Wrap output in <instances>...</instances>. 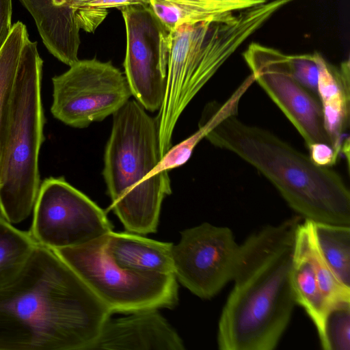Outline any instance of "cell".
I'll use <instances>...</instances> for the list:
<instances>
[{
  "label": "cell",
  "instance_id": "cell-17",
  "mask_svg": "<svg viewBox=\"0 0 350 350\" xmlns=\"http://www.w3.org/2000/svg\"><path fill=\"white\" fill-rule=\"evenodd\" d=\"M108 254L130 269L174 274L173 243L150 239L134 233L111 232L103 237Z\"/></svg>",
  "mask_w": 350,
  "mask_h": 350
},
{
  "label": "cell",
  "instance_id": "cell-19",
  "mask_svg": "<svg viewBox=\"0 0 350 350\" xmlns=\"http://www.w3.org/2000/svg\"><path fill=\"white\" fill-rule=\"evenodd\" d=\"M312 223L322 256L338 280L350 288V226Z\"/></svg>",
  "mask_w": 350,
  "mask_h": 350
},
{
  "label": "cell",
  "instance_id": "cell-14",
  "mask_svg": "<svg viewBox=\"0 0 350 350\" xmlns=\"http://www.w3.org/2000/svg\"><path fill=\"white\" fill-rule=\"evenodd\" d=\"M33 17L47 50L70 66L78 59L81 43L73 9L78 0H19Z\"/></svg>",
  "mask_w": 350,
  "mask_h": 350
},
{
  "label": "cell",
  "instance_id": "cell-8",
  "mask_svg": "<svg viewBox=\"0 0 350 350\" xmlns=\"http://www.w3.org/2000/svg\"><path fill=\"white\" fill-rule=\"evenodd\" d=\"M53 116L78 129L103 120L120 109L132 96L125 75L112 63L78 60L52 78Z\"/></svg>",
  "mask_w": 350,
  "mask_h": 350
},
{
  "label": "cell",
  "instance_id": "cell-20",
  "mask_svg": "<svg viewBox=\"0 0 350 350\" xmlns=\"http://www.w3.org/2000/svg\"><path fill=\"white\" fill-rule=\"evenodd\" d=\"M37 245L29 231L17 229L0 215V288L16 278Z\"/></svg>",
  "mask_w": 350,
  "mask_h": 350
},
{
  "label": "cell",
  "instance_id": "cell-10",
  "mask_svg": "<svg viewBox=\"0 0 350 350\" xmlns=\"http://www.w3.org/2000/svg\"><path fill=\"white\" fill-rule=\"evenodd\" d=\"M119 10L126 28L124 68L132 96L147 111H158L165 92L170 31L149 5Z\"/></svg>",
  "mask_w": 350,
  "mask_h": 350
},
{
  "label": "cell",
  "instance_id": "cell-22",
  "mask_svg": "<svg viewBox=\"0 0 350 350\" xmlns=\"http://www.w3.org/2000/svg\"><path fill=\"white\" fill-rule=\"evenodd\" d=\"M324 350L350 349V303L331 307L324 328V337L320 343Z\"/></svg>",
  "mask_w": 350,
  "mask_h": 350
},
{
  "label": "cell",
  "instance_id": "cell-3",
  "mask_svg": "<svg viewBox=\"0 0 350 350\" xmlns=\"http://www.w3.org/2000/svg\"><path fill=\"white\" fill-rule=\"evenodd\" d=\"M205 138L256 169L301 219L350 226V191L341 176L276 135L232 116Z\"/></svg>",
  "mask_w": 350,
  "mask_h": 350
},
{
  "label": "cell",
  "instance_id": "cell-4",
  "mask_svg": "<svg viewBox=\"0 0 350 350\" xmlns=\"http://www.w3.org/2000/svg\"><path fill=\"white\" fill-rule=\"evenodd\" d=\"M295 0H269L170 31L166 87L156 122L162 157L185 109L226 60L275 12Z\"/></svg>",
  "mask_w": 350,
  "mask_h": 350
},
{
  "label": "cell",
  "instance_id": "cell-6",
  "mask_svg": "<svg viewBox=\"0 0 350 350\" xmlns=\"http://www.w3.org/2000/svg\"><path fill=\"white\" fill-rule=\"evenodd\" d=\"M42 66L37 42L28 38L16 73L1 169L0 215L12 224L33 212L40 185L38 161L45 123Z\"/></svg>",
  "mask_w": 350,
  "mask_h": 350
},
{
  "label": "cell",
  "instance_id": "cell-12",
  "mask_svg": "<svg viewBox=\"0 0 350 350\" xmlns=\"http://www.w3.org/2000/svg\"><path fill=\"white\" fill-rule=\"evenodd\" d=\"M243 57L254 80L304 139L332 146L319 99L293 77L288 55L258 43H251Z\"/></svg>",
  "mask_w": 350,
  "mask_h": 350
},
{
  "label": "cell",
  "instance_id": "cell-25",
  "mask_svg": "<svg viewBox=\"0 0 350 350\" xmlns=\"http://www.w3.org/2000/svg\"><path fill=\"white\" fill-rule=\"evenodd\" d=\"M149 5L148 0H78L75 2L73 9L85 8L95 10H107L108 8H121L130 5Z\"/></svg>",
  "mask_w": 350,
  "mask_h": 350
},
{
  "label": "cell",
  "instance_id": "cell-15",
  "mask_svg": "<svg viewBox=\"0 0 350 350\" xmlns=\"http://www.w3.org/2000/svg\"><path fill=\"white\" fill-rule=\"evenodd\" d=\"M318 68V98L324 126L332 148L339 155L350 118V63L349 59L334 66L319 53L312 54ZM349 137V136H348Z\"/></svg>",
  "mask_w": 350,
  "mask_h": 350
},
{
  "label": "cell",
  "instance_id": "cell-28",
  "mask_svg": "<svg viewBox=\"0 0 350 350\" xmlns=\"http://www.w3.org/2000/svg\"><path fill=\"white\" fill-rule=\"evenodd\" d=\"M12 0H0V51L12 28Z\"/></svg>",
  "mask_w": 350,
  "mask_h": 350
},
{
  "label": "cell",
  "instance_id": "cell-23",
  "mask_svg": "<svg viewBox=\"0 0 350 350\" xmlns=\"http://www.w3.org/2000/svg\"><path fill=\"white\" fill-rule=\"evenodd\" d=\"M205 124H199V129L191 136L179 144L171 146L161 157L159 163L153 170L154 172L169 171L184 165L191 157L198 143L209 133Z\"/></svg>",
  "mask_w": 350,
  "mask_h": 350
},
{
  "label": "cell",
  "instance_id": "cell-9",
  "mask_svg": "<svg viewBox=\"0 0 350 350\" xmlns=\"http://www.w3.org/2000/svg\"><path fill=\"white\" fill-rule=\"evenodd\" d=\"M33 213L29 232L51 250L81 245L112 231L103 210L63 177L40 183Z\"/></svg>",
  "mask_w": 350,
  "mask_h": 350
},
{
  "label": "cell",
  "instance_id": "cell-26",
  "mask_svg": "<svg viewBox=\"0 0 350 350\" xmlns=\"http://www.w3.org/2000/svg\"><path fill=\"white\" fill-rule=\"evenodd\" d=\"M196 5L210 6L224 9L229 12H237L256 5L264 3L269 0H179Z\"/></svg>",
  "mask_w": 350,
  "mask_h": 350
},
{
  "label": "cell",
  "instance_id": "cell-27",
  "mask_svg": "<svg viewBox=\"0 0 350 350\" xmlns=\"http://www.w3.org/2000/svg\"><path fill=\"white\" fill-rule=\"evenodd\" d=\"M309 157L317 165L329 167L337 162L339 154L327 144L315 143L308 147Z\"/></svg>",
  "mask_w": 350,
  "mask_h": 350
},
{
  "label": "cell",
  "instance_id": "cell-13",
  "mask_svg": "<svg viewBox=\"0 0 350 350\" xmlns=\"http://www.w3.org/2000/svg\"><path fill=\"white\" fill-rule=\"evenodd\" d=\"M183 350V340L157 309L105 321L89 350Z\"/></svg>",
  "mask_w": 350,
  "mask_h": 350
},
{
  "label": "cell",
  "instance_id": "cell-7",
  "mask_svg": "<svg viewBox=\"0 0 350 350\" xmlns=\"http://www.w3.org/2000/svg\"><path fill=\"white\" fill-rule=\"evenodd\" d=\"M104 236L81 245L52 250L111 313L130 314L177 305L178 286L174 274L139 271L119 265L107 252Z\"/></svg>",
  "mask_w": 350,
  "mask_h": 350
},
{
  "label": "cell",
  "instance_id": "cell-24",
  "mask_svg": "<svg viewBox=\"0 0 350 350\" xmlns=\"http://www.w3.org/2000/svg\"><path fill=\"white\" fill-rule=\"evenodd\" d=\"M288 63L295 79L318 96V68L312 54L288 55Z\"/></svg>",
  "mask_w": 350,
  "mask_h": 350
},
{
  "label": "cell",
  "instance_id": "cell-5",
  "mask_svg": "<svg viewBox=\"0 0 350 350\" xmlns=\"http://www.w3.org/2000/svg\"><path fill=\"white\" fill-rule=\"evenodd\" d=\"M112 116L103 171L110 208L129 232H155L162 202L172 193L168 172H153L161 158L156 119L135 100Z\"/></svg>",
  "mask_w": 350,
  "mask_h": 350
},
{
  "label": "cell",
  "instance_id": "cell-11",
  "mask_svg": "<svg viewBox=\"0 0 350 350\" xmlns=\"http://www.w3.org/2000/svg\"><path fill=\"white\" fill-rule=\"evenodd\" d=\"M180 234L172 246L174 274L197 297L211 299L232 280L239 245L230 228L208 222Z\"/></svg>",
  "mask_w": 350,
  "mask_h": 350
},
{
  "label": "cell",
  "instance_id": "cell-16",
  "mask_svg": "<svg viewBox=\"0 0 350 350\" xmlns=\"http://www.w3.org/2000/svg\"><path fill=\"white\" fill-rule=\"evenodd\" d=\"M312 221H301L297 228L291 278L297 304L301 306L314 325L320 343L324 337L326 317L330 306L324 297L315 273L309 251Z\"/></svg>",
  "mask_w": 350,
  "mask_h": 350
},
{
  "label": "cell",
  "instance_id": "cell-2",
  "mask_svg": "<svg viewBox=\"0 0 350 350\" xmlns=\"http://www.w3.org/2000/svg\"><path fill=\"white\" fill-rule=\"evenodd\" d=\"M301 217L267 225L239 245L233 287L221 310L217 341L221 350H272L297 305L291 271Z\"/></svg>",
  "mask_w": 350,
  "mask_h": 350
},
{
  "label": "cell",
  "instance_id": "cell-18",
  "mask_svg": "<svg viewBox=\"0 0 350 350\" xmlns=\"http://www.w3.org/2000/svg\"><path fill=\"white\" fill-rule=\"evenodd\" d=\"M28 38L26 26L18 21L12 25L0 51V185L11 97L21 53Z\"/></svg>",
  "mask_w": 350,
  "mask_h": 350
},
{
  "label": "cell",
  "instance_id": "cell-21",
  "mask_svg": "<svg viewBox=\"0 0 350 350\" xmlns=\"http://www.w3.org/2000/svg\"><path fill=\"white\" fill-rule=\"evenodd\" d=\"M148 1L154 13L170 31L183 24L217 19L230 12L221 8L179 0Z\"/></svg>",
  "mask_w": 350,
  "mask_h": 350
},
{
  "label": "cell",
  "instance_id": "cell-1",
  "mask_svg": "<svg viewBox=\"0 0 350 350\" xmlns=\"http://www.w3.org/2000/svg\"><path fill=\"white\" fill-rule=\"evenodd\" d=\"M111 314L53 250L37 245L0 288V350H89Z\"/></svg>",
  "mask_w": 350,
  "mask_h": 350
}]
</instances>
